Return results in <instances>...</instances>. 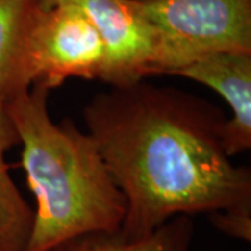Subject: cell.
Masks as SVG:
<instances>
[{
    "mask_svg": "<svg viewBox=\"0 0 251 251\" xmlns=\"http://www.w3.org/2000/svg\"><path fill=\"white\" fill-rule=\"evenodd\" d=\"M82 115L126 198V239L176 216L251 212V171L225 151L227 117L211 102L141 80L99 92Z\"/></svg>",
    "mask_w": 251,
    "mask_h": 251,
    "instance_id": "1",
    "label": "cell"
},
{
    "mask_svg": "<svg viewBox=\"0 0 251 251\" xmlns=\"http://www.w3.org/2000/svg\"><path fill=\"white\" fill-rule=\"evenodd\" d=\"M49 91L35 84L6 102L36 201L25 251H46L85 233L120 230L127 212L125 196L92 137L72 120H52Z\"/></svg>",
    "mask_w": 251,
    "mask_h": 251,
    "instance_id": "2",
    "label": "cell"
},
{
    "mask_svg": "<svg viewBox=\"0 0 251 251\" xmlns=\"http://www.w3.org/2000/svg\"><path fill=\"white\" fill-rule=\"evenodd\" d=\"M161 38L159 74L218 52H251V0L138 3Z\"/></svg>",
    "mask_w": 251,
    "mask_h": 251,
    "instance_id": "3",
    "label": "cell"
},
{
    "mask_svg": "<svg viewBox=\"0 0 251 251\" xmlns=\"http://www.w3.org/2000/svg\"><path fill=\"white\" fill-rule=\"evenodd\" d=\"M105 49L95 25L73 0L36 3L24 49V80L28 88L48 90L69 78L100 77Z\"/></svg>",
    "mask_w": 251,
    "mask_h": 251,
    "instance_id": "4",
    "label": "cell"
},
{
    "mask_svg": "<svg viewBox=\"0 0 251 251\" xmlns=\"http://www.w3.org/2000/svg\"><path fill=\"white\" fill-rule=\"evenodd\" d=\"M102 39L105 62L99 80L110 87L134 84L159 74L161 38L131 0H73Z\"/></svg>",
    "mask_w": 251,
    "mask_h": 251,
    "instance_id": "5",
    "label": "cell"
},
{
    "mask_svg": "<svg viewBox=\"0 0 251 251\" xmlns=\"http://www.w3.org/2000/svg\"><path fill=\"white\" fill-rule=\"evenodd\" d=\"M173 75L196 81L218 92L232 117L222 127V141L232 158L251 148V52H218L180 69Z\"/></svg>",
    "mask_w": 251,
    "mask_h": 251,
    "instance_id": "6",
    "label": "cell"
},
{
    "mask_svg": "<svg viewBox=\"0 0 251 251\" xmlns=\"http://www.w3.org/2000/svg\"><path fill=\"white\" fill-rule=\"evenodd\" d=\"M18 144L6 102L0 99V251H25L34 225V209L11 179L6 152Z\"/></svg>",
    "mask_w": 251,
    "mask_h": 251,
    "instance_id": "7",
    "label": "cell"
},
{
    "mask_svg": "<svg viewBox=\"0 0 251 251\" xmlns=\"http://www.w3.org/2000/svg\"><path fill=\"white\" fill-rule=\"evenodd\" d=\"M194 225L190 216H176L152 234L128 240L116 232H92L59 243L46 251H190Z\"/></svg>",
    "mask_w": 251,
    "mask_h": 251,
    "instance_id": "8",
    "label": "cell"
},
{
    "mask_svg": "<svg viewBox=\"0 0 251 251\" xmlns=\"http://www.w3.org/2000/svg\"><path fill=\"white\" fill-rule=\"evenodd\" d=\"M36 1L0 0V99L29 90L24 80L25 39Z\"/></svg>",
    "mask_w": 251,
    "mask_h": 251,
    "instance_id": "9",
    "label": "cell"
},
{
    "mask_svg": "<svg viewBox=\"0 0 251 251\" xmlns=\"http://www.w3.org/2000/svg\"><path fill=\"white\" fill-rule=\"evenodd\" d=\"M211 221L222 233L244 242L251 240V212H218L211 215Z\"/></svg>",
    "mask_w": 251,
    "mask_h": 251,
    "instance_id": "10",
    "label": "cell"
},
{
    "mask_svg": "<svg viewBox=\"0 0 251 251\" xmlns=\"http://www.w3.org/2000/svg\"><path fill=\"white\" fill-rule=\"evenodd\" d=\"M34 1L48 6V4H54V3H57V1H60V0H34Z\"/></svg>",
    "mask_w": 251,
    "mask_h": 251,
    "instance_id": "11",
    "label": "cell"
},
{
    "mask_svg": "<svg viewBox=\"0 0 251 251\" xmlns=\"http://www.w3.org/2000/svg\"><path fill=\"white\" fill-rule=\"evenodd\" d=\"M135 3H150V1H156V0H131Z\"/></svg>",
    "mask_w": 251,
    "mask_h": 251,
    "instance_id": "12",
    "label": "cell"
}]
</instances>
